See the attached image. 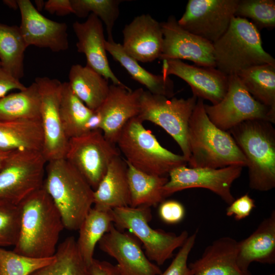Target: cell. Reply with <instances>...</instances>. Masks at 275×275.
<instances>
[{
    "instance_id": "obj_20",
    "label": "cell",
    "mask_w": 275,
    "mask_h": 275,
    "mask_svg": "<svg viewBox=\"0 0 275 275\" xmlns=\"http://www.w3.org/2000/svg\"><path fill=\"white\" fill-rule=\"evenodd\" d=\"M125 52L138 62H151L159 59L162 49L163 34L160 22L149 14L134 18L123 31Z\"/></svg>"
},
{
    "instance_id": "obj_27",
    "label": "cell",
    "mask_w": 275,
    "mask_h": 275,
    "mask_svg": "<svg viewBox=\"0 0 275 275\" xmlns=\"http://www.w3.org/2000/svg\"><path fill=\"white\" fill-rule=\"evenodd\" d=\"M70 87L74 93L91 110H97L109 90L108 80L89 67L73 65L69 73Z\"/></svg>"
},
{
    "instance_id": "obj_36",
    "label": "cell",
    "mask_w": 275,
    "mask_h": 275,
    "mask_svg": "<svg viewBox=\"0 0 275 275\" xmlns=\"http://www.w3.org/2000/svg\"><path fill=\"white\" fill-rule=\"evenodd\" d=\"M235 16L250 18L260 32L275 27L274 0H239Z\"/></svg>"
},
{
    "instance_id": "obj_29",
    "label": "cell",
    "mask_w": 275,
    "mask_h": 275,
    "mask_svg": "<svg viewBox=\"0 0 275 275\" xmlns=\"http://www.w3.org/2000/svg\"><path fill=\"white\" fill-rule=\"evenodd\" d=\"M40 95L34 81L24 90L0 98V120H41Z\"/></svg>"
},
{
    "instance_id": "obj_48",
    "label": "cell",
    "mask_w": 275,
    "mask_h": 275,
    "mask_svg": "<svg viewBox=\"0 0 275 275\" xmlns=\"http://www.w3.org/2000/svg\"><path fill=\"white\" fill-rule=\"evenodd\" d=\"M270 275H275L274 273H272V274H270Z\"/></svg>"
},
{
    "instance_id": "obj_28",
    "label": "cell",
    "mask_w": 275,
    "mask_h": 275,
    "mask_svg": "<svg viewBox=\"0 0 275 275\" xmlns=\"http://www.w3.org/2000/svg\"><path fill=\"white\" fill-rule=\"evenodd\" d=\"M127 164V176L132 207L155 206L165 197L163 187L169 178L166 176L150 175Z\"/></svg>"
},
{
    "instance_id": "obj_4",
    "label": "cell",
    "mask_w": 275,
    "mask_h": 275,
    "mask_svg": "<svg viewBox=\"0 0 275 275\" xmlns=\"http://www.w3.org/2000/svg\"><path fill=\"white\" fill-rule=\"evenodd\" d=\"M259 119L244 121L228 131L246 160L252 189L267 191L275 187V129Z\"/></svg>"
},
{
    "instance_id": "obj_5",
    "label": "cell",
    "mask_w": 275,
    "mask_h": 275,
    "mask_svg": "<svg viewBox=\"0 0 275 275\" xmlns=\"http://www.w3.org/2000/svg\"><path fill=\"white\" fill-rule=\"evenodd\" d=\"M213 44L216 68L228 76L256 65L275 64V59L263 48L260 32L245 18L234 16Z\"/></svg>"
},
{
    "instance_id": "obj_6",
    "label": "cell",
    "mask_w": 275,
    "mask_h": 275,
    "mask_svg": "<svg viewBox=\"0 0 275 275\" xmlns=\"http://www.w3.org/2000/svg\"><path fill=\"white\" fill-rule=\"evenodd\" d=\"M143 122L137 116L124 126L116 142L125 160L136 169L145 173L166 176L173 169L186 166L182 155L176 154L162 147Z\"/></svg>"
},
{
    "instance_id": "obj_13",
    "label": "cell",
    "mask_w": 275,
    "mask_h": 275,
    "mask_svg": "<svg viewBox=\"0 0 275 275\" xmlns=\"http://www.w3.org/2000/svg\"><path fill=\"white\" fill-rule=\"evenodd\" d=\"M242 168L239 166L219 169L176 167L168 174L170 178L163 187V196L166 198L186 189L203 188L212 191L229 205L235 200L231 187L240 176Z\"/></svg>"
},
{
    "instance_id": "obj_35",
    "label": "cell",
    "mask_w": 275,
    "mask_h": 275,
    "mask_svg": "<svg viewBox=\"0 0 275 275\" xmlns=\"http://www.w3.org/2000/svg\"><path fill=\"white\" fill-rule=\"evenodd\" d=\"M74 14L80 18L93 14L106 26L108 41H114L113 30L119 15V5L122 0H70Z\"/></svg>"
},
{
    "instance_id": "obj_30",
    "label": "cell",
    "mask_w": 275,
    "mask_h": 275,
    "mask_svg": "<svg viewBox=\"0 0 275 275\" xmlns=\"http://www.w3.org/2000/svg\"><path fill=\"white\" fill-rule=\"evenodd\" d=\"M110 211H101L92 207L78 229L79 235L76 240L77 249L89 267L94 259L96 244L113 224Z\"/></svg>"
},
{
    "instance_id": "obj_46",
    "label": "cell",
    "mask_w": 275,
    "mask_h": 275,
    "mask_svg": "<svg viewBox=\"0 0 275 275\" xmlns=\"http://www.w3.org/2000/svg\"><path fill=\"white\" fill-rule=\"evenodd\" d=\"M11 152H4L0 151V170L3 167L7 158Z\"/></svg>"
},
{
    "instance_id": "obj_2",
    "label": "cell",
    "mask_w": 275,
    "mask_h": 275,
    "mask_svg": "<svg viewBox=\"0 0 275 275\" xmlns=\"http://www.w3.org/2000/svg\"><path fill=\"white\" fill-rule=\"evenodd\" d=\"M188 143L190 168L219 169L246 167L243 153L228 131L217 127L209 119L203 99L198 98L189 119Z\"/></svg>"
},
{
    "instance_id": "obj_26",
    "label": "cell",
    "mask_w": 275,
    "mask_h": 275,
    "mask_svg": "<svg viewBox=\"0 0 275 275\" xmlns=\"http://www.w3.org/2000/svg\"><path fill=\"white\" fill-rule=\"evenodd\" d=\"M105 47L106 51L125 68L130 76L147 88V91L153 94L173 97L175 94L174 84L169 76L154 74L147 71L125 52L122 44L114 40H105Z\"/></svg>"
},
{
    "instance_id": "obj_16",
    "label": "cell",
    "mask_w": 275,
    "mask_h": 275,
    "mask_svg": "<svg viewBox=\"0 0 275 275\" xmlns=\"http://www.w3.org/2000/svg\"><path fill=\"white\" fill-rule=\"evenodd\" d=\"M98 244L100 250L116 260L123 275H160L162 272L159 266L147 257L136 238L114 224Z\"/></svg>"
},
{
    "instance_id": "obj_43",
    "label": "cell",
    "mask_w": 275,
    "mask_h": 275,
    "mask_svg": "<svg viewBox=\"0 0 275 275\" xmlns=\"http://www.w3.org/2000/svg\"><path fill=\"white\" fill-rule=\"evenodd\" d=\"M44 9L58 16L74 14L70 0H48L45 2Z\"/></svg>"
},
{
    "instance_id": "obj_49",
    "label": "cell",
    "mask_w": 275,
    "mask_h": 275,
    "mask_svg": "<svg viewBox=\"0 0 275 275\" xmlns=\"http://www.w3.org/2000/svg\"><path fill=\"white\" fill-rule=\"evenodd\" d=\"M0 66H1V62H0Z\"/></svg>"
},
{
    "instance_id": "obj_33",
    "label": "cell",
    "mask_w": 275,
    "mask_h": 275,
    "mask_svg": "<svg viewBox=\"0 0 275 275\" xmlns=\"http://www.w3.org/2000/svg\"><path fill=\"white\" fill-rule=\"evenodd\" d=\"M237 75L257 101L275 111V64L252 66Z\"/></svg>"
},
{
    "instance_id": "obj_9",
    "label": "cell",
    "mask_w": 275,
    "mask_h": 275,
    "mask_svg": "<svg viewBox=\"0 0 275 275\" xmlns=\"http://www.w3.org/2000/svg\"><path fill=\"white\" fill-rule=\"evenodd\" d=\"M46 163L41 151H12L0 170V202L18 205L41 188Z\"/></svg>"
},
{
    "instance_id": "obj_12",
    "label": "cell",
    "mask_w": 275,
    "mask_h": 275,
    "mask_svg": "<svg viewBox=\"0 0 275 275\" xmlns=\"http://www.w3.org/2000/svg\"><path fill=\"white\" fill-rule=\"evenodd\" d=\"M40 95V117L43 134L42 153L47 162L65 158L69 139L61 122L60 105L62 82L47 76L35 79Z\"/></svg>"
},
{
    "instance_id": "obj_23",
    "label": "cell",
    "mask_w": 275,
    "mask_h": 275,
    "mask_svg": "<svg viewBox=\"0 0 275 275\" xmlns=\"http://www.w3.org/2000/svg\"><path fill=\"white\" fill-rule=\"evenodd\" d=\"M238 241L225 236L207 246L201 257L188 264L193 275H252L237 264Z\"/></svg>"
},
{
    "instance_id": "obj_3",
    "label": "cell",
    "mask_w": 275,
    "mask_h": 275,
    "mask_svg": "<svg viewBox=\"0 0 275 275\" xmlns=\"http://www.w3.org/2000/svg\"><path fill=\"white\" fill-rule=\"evenodd\" d=\"M42 187L59 210L65 229L78 230L93 205L94 190L65 158L47 162Z\"/></svg>"
},
{
    "instance_id": "obj_45",
    "label": "cell",
    "mask_w": 275,
    "mask_h": 275,
    "mask_svg": "<svg viewBox=\"0 0 275 275\" xmlns=\"http://www.w3.org/2000/svg\"><path fill=\"white\" fill-rule=\"evenodd\" d=\"M3 3L11 9L13 10L18 9V1L16 0H5Z\"/></svg>"
},
{
    "instance_id": "obj_18",
    "label": "cell",
    "mask_w": 275,
    "mask_h": 275,
    "mask_svg": "<svg viewBox=\"0 0 275 275\" xmlns=\"http://www.w3.org/2000/svg\"><path fill=\"white\" fill-rule=\"evenodd\" d=\"M162 74L174 75L186 82L193 95L209 101L212 105L219 103L228 88L229 77L216 67L189 65L180 60H163Z\"/></svg>"
},
{
    "instance_id": "obj_32",
    "label": "cell",
    "mask_w": 275,
    "mask_h": 275,
    "mask_svg": "<svg viewBox=\"0 0 275 275\" xmlns=\"http://www.w3.org/2000/svg\"><path fill=\"white\" fill-rule=\"evenodd\" d=\"M28 47L19 26L0 22L1 66L18 80L24 76V52Z\"/></svg>"
},
{
    "instance_id": "obj_10",
    "label": "cell",
    "mask_w": 275,
    "mask_h": 275,
    "mask_svg": "<svg viewBox=\"0 0 275 275\" xmlns=\"http://www.w3.org/2000/svg\"><path fill=\"white\" fill-rule=\"evenodd\" d=\"M228 77V88L223 99L215 105L204 104L210 120L226 131L250 120H263L274 124L275 111L257 101L237 75Z\"/></svg>"
},
{
    "instance_id": "obj_37",
    "label": "cell",
    "mask_w": 275,
    "mask_h": 275,
    "mask_svg": "<svg viewBox=\"0 0 275 275\" xmlns=\"http://www.w3.org/2000/svg\"><path fill=\"white\" fill-rule=\"evenodd\" d=\"M54 259V255L49 258H34L0 248V275H30Z\"/></svg>"
},
{
    "instance_id": "obj_19",
    "label": "cell",
    "mask_w": 275,
    "mask_h": 275,
    "mask_svg": "<svg viewBox=\"0 0 275 275\" xmlns=\"http://www.w3.org/2000/svg\"><path fill=\"white\" fill-rule=\"evenodd\" d=\"M143 90L142 88L132 90L126 85L109 86L106 99L96 111L101 119V130L110 142L116 145L125 124L139 115Z\"/></svg>"
},
{
    "instance_id": "obj_11",
    "label": "cell",
    "mask_w": 275,
    "mask_h": 275,
    "mask_svg": "<svg viewBox=\"0 0 275 275\" xmlns=\"http://www.w3.org/2000/svg\"><path fill=\"white\" fill-rule=\"evenodd\" d=\"M120 152L100 130L69 140L65 159L86 179L94 190L109 165Z\"/></svg>"
},
{
    "instance_id": "obj_39",
    "label": "cell",
    "mask_w": 275,
    "mask_h": 275,
    "mask_svg": "<svg viewBox=\"0 0 275 275\" xmlns=\"http://www.w3.org/2000/svg\"><path fill=\"white\" fill-rule=\"evenodd\" d=\"M196 237L197 232L188 237L171 264L160 275H193L187 260Z\"/></svg>"
},
{
    "instance_id": "obj_22",
    "label": "cell",
    "mask_w": 275,
    "mask_h": 275,
    "mask_svg": "<svg viewBox=\"0 0 275 275\" xmlns=\"http://www.w3.org/2000/svg\"><path fill=\"white\" fill-rule=\"evenodd\" d=\"M275 263V211L265 218L247 238L238 241L237 264L240 270L251 274L252 262Z\"/></svg>"
},
{
    "instance_id": "obj_15",
    "label": "cell",
    "mask_w": 275,
    "mask_h": 275,
    "mask_svg": "<svg viewBox=\"0 0 275 275\" xmlns=\"http://www.w3.org/2000/svg\"><path fill=\"white\" fill-rule=\"evenodd\" d=\"M160 25L163 39L159 59L186 60L198 66L216 67L212 43L182 28L174 15Z\"/></svg>"
},
{
    "instance_id": "obj_1",
    "label": "cell",
    "mask_w": 275,
    "mask_h": 275,
    "mask_svg": "<svg viewBox=\"0 0 275 275\" xmlns=\"http://www.w3.org/2000/svg\"><path fill=\"white\" fill-rule=\"evenodd\" d=\"M20 211L15 253L34 258H49L56 252L60 235L65 228L61 214L42 186L18 205Z\"/></svg>"
},
{
    "instance_id": "obj_40",
    "label": "cell",
    "mask_w": 275,
    "mask_h": 275,
    "mask_svg": "<svg viewBox=\"0 0 275 275\" xmlns=\"http://www.w3.org/2000/svg\"><path fill=\"white\" fill-rule=\"evenodd\" d=\"M185 213L184 206L180 202L174 200H163L160 203L158 208L160 218L168 224L180 223L184 218Z\"/></svg>"
},
{
    "instance_id": "obj_7",
    "label": "cell",
    "mask_w": 275,
    "mask_h": 275,
    "mask_svg": "<svg viewBox=\"0 0 275 275\" xmlns=\"http://www.w3.org/2000/svg\"><path fill=\"white\" fill-rule=\"evenodd\" d=\"M113 224L119 230L127 229L143 244L148 259L158 266L172 257L189 236L186 231L177 235L154 229L149 224L152 218L150 207H123L111 210Z\"/></svg>"
},
{
    "instance_id": "obj_34",
    "label": "cell",
    "mask_w": 275,
    "mask_h": 275,
    "mask_svg": "<svg viewBox=\"0 0 275 275\" xmlns=\"http://www.w3.org/2000/svg\"><path fill=\"white\" fill-rule=\"evenodd\" d=\"M54 256L51 263L30 275H91L73 236L67 237L57 246Z\"/></svg>"
},
{
    "instance_id": "obj_8",
    "label": "cell",
    "mask_w": 275,
    "mask_h": 275,
    "mask_svg": "<svg viewBox=\"0 0 275 275\" xmlns=\"http://www.w3.org/2000/svg\"><path fill=\"white\" fill-rule=\"evenodd\" d=\"M197 99L194 95L187 99L168 98L145 90L140 98L138 117L143 122L149 121L160 126L170 134L180 148L187 163L190 155L188 123Z\"/></svg>"
},
{
    "instance_id": "obj_17",
    "label": "cell",
    "mask_w": 275,
    "mask_h": 275,
    "mask_svg": "<svg viewBox=\"0 0 275 275\" xmlns=\"http://www.w3.org/2000/svg\"><path fill=\"white\" fill-rule=\"evenodd\" d=\"M17 1L21 15L19 28L28 47L34 45L49 49L53 52L68 49V26L66 23L45 17L29 0Z\"/></svg>"
},
{
    "instance_id": "obj_47",
    "label": "cell",
    "mask_w": 275,
    "mask_h": 275,
    "mask_svg": "<svg viewBox=\"0 0 275 275\" xmlns=\"http://www.w3.org/2000/svg\"><path fill=\"white\" fill-rule=\"evenodd\" d=\"M35 8L40 12L44 7L45 2L42 0H36L35 1Z\"/></svg>"
},
{
    "instance_id": "obj_25",
    "label": "cell",
    "mask_w": 275,
    "mask_h": 275,
    "mask_svg": "<svg viewBox=\"0 0 275 275\" xmlns=\"http://www.w3.org/2000/svg\"><path fill=\"white\" fill-rule=\"evenodd\" d=\"M43 145L41 120H0V151L42 152Z\"/></svg>"
},
{
    "instance_id": "obj_38",
    "label": "cell",
    "mask_w": 275,
    "mask_h": 275,
    "mask_svg": "<svg viewBox=\"0 0 275 275\" xmlns=\"http://www.w3.org/2000/svg\"><path fill=\"white\" fill-rule=\"evenodd\" d=\"M20 222L19 205L0 202V248L14 246L16 244Z\"/></svg>"
},
{
    "instance_id": "obj_21",
    "label": "cell",
    "mask_w": 275,
    "mask_h": 275,
    "mask_svg": "<svg viewBox=\"0 0 275 275\" xmlns=\"http://www.w3.org/2000/svg\"><path fill=\"white\" fill-rule=\"evenodd\" d=\"M77 38L76 44L78 52L85 54L86 66L93 69L114 85L124 86L111 69L105 47V39L102 22L90 14L82 22L75 21L72 25Z\"/></svg>"
},
{
    "instance_id": "obj_44",
    "label": "cell",
    "mask_w": 275,
    "mask_h": 275,
    "mask_svg": "<svg viewBox=\"0 0 275 275\" xmlns=\"http://www.w3.org/2000/svg\"><path fill=\"white\" fill-rule=\"evenodd\" d=\"M91 275H123L117 265L94 259L90 266Z\"/></svg>"
},
{
    "instance_id": "obj_24",
    "label": "cell",
    "mask_w": 275,
    "mask_h": 275,
    "mask_svg": "<svg viewBox=\"0 0 275 275\" xmlns=\"http://www.w3.org/2000/svg\"><path fill=\"white\" fill-rule=\"evenodd\" d=\"M127 168L126 160L120 155L112 160L94 190L93 208L109 211L117 208L130 206Z\"/></svg>"
},
{
    "instance_id": "obj_14",
    "label": "cell",
    "mask_w": 275,
    "mask_h": 275,
    "mask_svg": "<svg viewBox=\"0 0 275 275\" xmlns=\"http://www.w3.org/2000/svg\"><path fill=\"white\" fill-rule=\"evenodd\" d=\"M239 0H189L178 23L212 43L227 31Z\"/></svg>"
},
{
    "instance_id": "obj_42",
    "label": "cell",
    "mask_w": 275,
    "mask_h": 275,
    "mask_svg": "<svg viewBox=\"0 0 275 275\" xmlns=\"http://www.w3.org/2000/svg\"><path fill=\"white\" fill-rule=\"evenodd\" d=\"M26 87L19 80L0 66V98L5 97L11 90L21 91L24 90Z\"/></svg>"
},
{
    "instance_id": "obj_41",
    "label": "cell",
    "mask_w": 275,
    "mask_h": 275,
    "mask_svg": "<svg viewBox=\"0 0 275 275\" xmlns=\"http://www.w3.org/2000/svg\"><path fill=\"white\" fill-rule=\"evenodd\" d=\"M255 207L253 199L248 194H245L229 204L226 209V214L233 216L237 221L241 220L249 216Z\"/></svg>"
},
{
    "instance_id": "obj_31",
    "label": "cell",
    "mask_w": 275,
    "mask_h": 275,
    "mask_svg": "<svg viewBox=\"0 0 275 275\" xmlns=\"http://www.w3.org/2000/svg\"><path fill=\"white\" fill-rule=\"evenodd\" d=\"M94 112L74 93L68 82H62L60 117L69 140L86 133V124Z\"/></svg>"
}]
</instances>
